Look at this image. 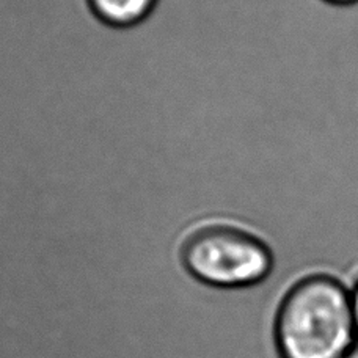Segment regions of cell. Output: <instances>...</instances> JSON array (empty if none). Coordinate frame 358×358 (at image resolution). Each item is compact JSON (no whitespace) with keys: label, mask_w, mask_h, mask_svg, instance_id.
<instances>
[{"label":"cell","mask_w":358,"mask_h":358,"mask_svg":"<svg viewBox=\"0 0 358 358\" xmlns=\"http://www.w3.org/2000/svg\"><path fill=\"white\" fill-rule=\"evenodd\" d=\"M358 341L352 291L331 277H310L281 303L277 343L283 358H341Z\"/></svg>","instance_id":"obj_1"},{"label":"cell","mask_w":358,"mask_h":358,"mask_svg":"<svg viewBox=\"0 0 358 358\" xmlns=\"http://www.w3.org/2000/svg\"><path fill=\"white\" fill-rule=\"evenodd\" d=\"M192 278L215 289H239L264 281L272 255L264 242L239 228L215 225L192 234L181 253Z\"/></svg>","instance_id":"obj_2"},{"label":"cell","mask_w":358,"mask_h":358,"mask_svg":"<svg viewBox=\"0 0 358 358\" xmlns=\"http://www.w3.org/2000/svg\"><path fill=\"white\" fill-rule=\"evenodd\" d=\"M155 3L156 0H90L96 16L117 27H127L143 21Z\"/></svg>","instance_id":"obj_3"},{"label":"cell","mask_w":358,"mask_h":358,"mask_svg":"<svg viewBox=\"0 0 358 358\" xmlns=\"http://www.w3.org/2000/svg\"><path fill=\"white\" fill-rule=\"evenodd\" d=\"M352 306H354V317H355V327H357V335H358V286L352 292Z\"/></svg>","instance_id":"obj_4"},{"label":"cell","mask_w":358,"mask_h":358,"mask_svg":"<svg viewBox=\"0 0 358 358\" xmlns=\"http://www.w3.org/2000/svg\"><path fill=\"white\" fill-rule=\"evenodd\" d=\"M341 358H358V341Z\"/></svg>","instance_id":"obj_5"},{"label":"cell","mask_w":358,"mask_h":358,"mask_svg":"<svg viewBox=\"0 0 358 358\" xmlns=\"http://www.w3.org/2000/svg\"><path fill=\"white\" fill-rule=\"evenodd\" d=\"M331 3H336V5H349V3H354L357 0H329Z\"/></svg>","instance_id":"obj_6"}]
</instances>
